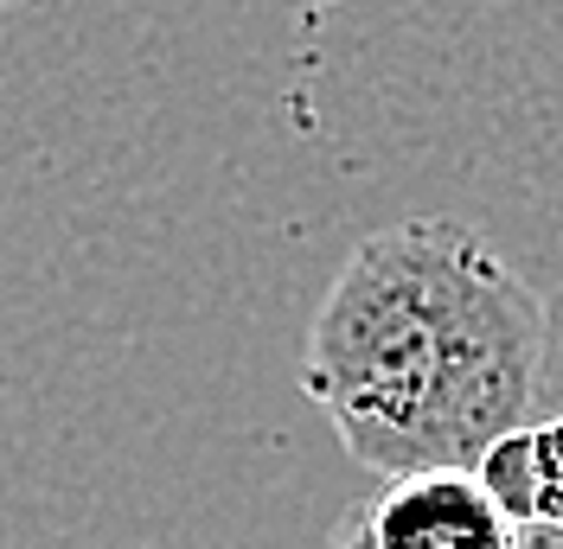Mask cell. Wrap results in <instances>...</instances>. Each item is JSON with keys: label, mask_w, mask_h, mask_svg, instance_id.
Masks as SVG:
<instances>
[{"label": "cell", "mask_w": 563, "mask_h": 549, "mask_svg": "<svg viewBox=\"0 0 563 549\" xmlns=\"http://www.w3.org/2000/svg\"><path fill=\"white\" fill-rule=\"evenodd\" d=\"M551 301L455 217L372 231L333 274L301 390L346 453L378 473H474L544 396Z\"/></svg>", "instance_id": "6da1fadb"}, {"label": "cell", "mask_w": 563, "mask_h": 549, "mask_svg": "<svg viewBox=\"0 0 563 549\" xmlns=\"http://www.w3.org/2000/svg\"><path fill=\"white\" fill-rule=\"evenodd\" d=\"M538 410H563V307H551V345H544V396Z\"/></svg>", "instance_id": "277c9868"}, {"label": "cell", "mask_w": 563, "mask_h": 549, "mask_svg": "<svg viewBox=\"0 0 563 549\" xmlns=\"http://www.w3.org/2000/svg\"><path fill=\"white\" fill-rule=\"evenodd\" d=\"M0 7H26V0H0Z\"/></svg>", "instance_id": "ba28073f"}, {"label": "cell", "mask_w": 563, "mask_h": 549, "mask_svg": "<svg viewBox=\"0 0 563 549\" xmlns=\"http://www.w3.org/2000/svg\"><path fill=\"white\" fill-rule=\"evenodd\" d=\"M487 498L519 530H563V410H538L474 467Z\"/></svg>", "instance_id": "3957f363"}, {"label": "cell", "mask_w": 563, "mask_h": 549, "mask_svg": "<svg viewBox=\"0 0 563 549\" xmlns=\"http://www.w3.org/2000/svg\"><path fill=\"white\" fill-rule=\"evenodd\" d=\"M340 530L358 549H526V530L461 467L385 480L340 517Z\"/></svg>", "instance_id": "7a4b0ae2"}, {"label": "cell", "mask_w": 563, "mask_h": 549, "mask_svg": "<svg viewBox=\"0 0 563 549\" xmlns=\"http://www.w3.org/2000/svg\"><path fill=\"white\" fill-rule=\"evenodd\" d=\"M551 544H558V549H563V530H551Z\"/></svg>", "instance_id": "52a82bcc"}, {"label": "cell", "mask_w": 563, "mask_h": 549, "mask_svg": "<svg viewBox=\"0 0 563 549\" xmlns=\"http://www.w3.org/2000/svg\"><path fill=\"white\" fill-rule=\"evenodd\" d=\"M320 549H358V544H352L346 530H333V537H327V544H320Z\"/></svg>", "instance_id": "5b68a950"}, {"label": "cell", "mask_w": 563, "mask_h": 549, "mask_svg": "<svg viewBox=\"0 0 563 549\" xmlns=\"http://www.w3.org/2000/svg\"><path fill=\"white\" fill-rule=\"evenodd\" d=\"M526 537H538V544H544V549H558V544H551V530H526Z\"/></svg>", "instance_id": "8992f818"}]
</instances>
